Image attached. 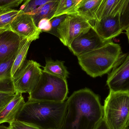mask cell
I'll use <instances>...</instances> for the list:
<instances>
[{
	"mask_svg": "<svg viewBox=\"0 0 129 129\" xmlns=\"http://www.w3.org/2000/svg\"><path fill=\"white\" fill-rule=\"evenodd\" d=\"M9 28L22 38L32 42L39 38L42 32L35 24L31 15L20 11L10 24Z\"/></svg>",
	"mask_w": 129,
	"mask_h": 129,
	"instance_id": "30bf717a",
	"label": "cell"
},
{
	"mask_svg": "<svg viewBox=\"0 0 129 129\" xmlns=\"http://www.w3.org/2000/svg\"><path fill=\"white\" fill-rule=\"evenodd\" d=\"M2 29H0V31H1V30H2Z\"/></svg>",
	"mask_w": 129,
	"mask_h": 129,
	"instance_id": "d6a6232c",
	"label": "cell"
},
{
	"mask_svg": "<svg viewBox=\"0 0 129 129\" xmlns=\"http://www.w3.org/2000/svg\"><path fill=\"white\" fill-rule=\"evenodd\" d=\"M67 15V14H63L51 19L50 20L51 25V29L48 33L53 35L57 38H58V35L57 32V28L61 23L66 18Z\"/></svg>",
	"mask_w": 129,
	"mask_h": 129,
	"instance_id": "cb8c5ba5",
	"label": "cell"
},
{
	"mask_svg": "<svg viewBox=\"0 0 129 129\" xmlns=\"http://www.w3.org/2000/svg\"><path fill=\"white\" fill-rule=\"evenodd\" d=\"M92 27L88 21L76 14H67L57 28L58 38L68 47L76 38Z\"/></svg>",
	"mask_w": 129,
	"mask_h": 129,
	"instance_id": "52a82bcc",
	"label": "cell"
},
{
	"mask_svg": "<svg viewBox=\"0 0 129 129\" xmlns=\"http://www.w3.org/2000/svg\"><path fill=\"white\" fill-rule=\"evenodd\" d=\"M67 105V101L61 102L28 101L16 120L40 129H60Z\"/></svg>",
	"mask_w": 129,
	"mask_h": 129,
	"instance_id": "7a4b0ae2",
	"label": "cell"
},
{
	"mask_svg": "<svg viewBox=\"0 0 129 129\" xmlns=\"http://www.w3.org/2000/svg\"><path fill=\"white\" fill-rule=\"evenodd\" d=\"M110 129H129V92L110 91L103 106Z\"/></svg>",
	"mask_w": 129,
	"mask_h": 129,
	"instance_id": "277c9868",
	"label": "cell"
},
{
	"mask_svg": "<svg viewBox=\"0 0 129 129\" xmlns=\"http://www.w3.org/2000/svg\"><path fill=\"white\" fill-rule=\"evenodd\" d=\"M123 55L120 45L110 41L100 48L77 57L82 70L95 78L110 72Z\"/></svg>",
	"mask_w": 129,
	"mask_h": 129,
	"instance_id": "3957f363",
	"label": "cell"
},
{
	"mask_svg": "<svg viewBox=\"0 0 129 129\" xmlns=\"http://www.w3.org/2000/svg\"><path fill=\"white\" fill-rule=\"evenodd\" d=\"M109 42L102 39L92 27L76 38L68 48L77 57L100 48Z\"/></svg>",
	"mask_w": 129,
	"mask_h": 129,
	"instance_id": "ba28073f",
	"label": "cell"
},
{
	"mask_svg": "<svg viewBox=\"0 0 129 129\" xmlns=\"http://www.w3.org/2000/svg\"><path fill=\"white\" fill-rule=\"evenodd\" d=\"M9 129H40L36 126L19 120H16L10 124Z\"/></svg>",
	"mask_w": 129,
	"mask_h": 129,
	"instance_id": "484cf974",
	"label": "cell"
},
{
	"mask_svg": "<svg viewBox=\"0 0 129 129\" xmlns=\"http://www.w3.org/2000/svg\"><path fill=\"white\" fill-rule=\"evenodd\" d=\"M41 65L36 61L29 60L13 77L16 92L30 94L39 82L42 73Z\"/></svg>",
	"mask_w": 129,
	"mask_h": 129,
	"instance_id": "8992f818",
	"label": "cell"
},
{
	"mask_svg": "<svg viewBox=\"0 0 129 129\" xmlns=\"http://www.w3.org/2000/svg\"><path fill=\"white\" fill-rule=\"evenodd\" d=\"M15 94L0 91V113L14 98Z\"/></svg>",
	"mask_w": 129,
	"mask_h": 129,
	"instance_id": "d4e9b609",
	"label": "cell"
},
{
	"mask_svg": "<svg viewBox=\"0 0 129 129\" xmlns=\"http://www.w3.org/2000/svg\"><path fill=\"white\" fill-rule=\"evenodd\" d=\"M67 101L60 129H95L103 119L99 97L89 89L74 92Z\"/></svg>",
	"mask_w": 129,
	"mask_h": 129,
	"instance_id": "6da1fadb",
	"label": "cell"
},
{
	"mask_svg": "<svg viewBox=\"0 0 129 129\" xmlns=\"http://www.w3.org/2000/svg\"><path fill=\"white\" fill-rule=\"evenodd\" d=\"M68 93L67 80L44 72L28 101L61 102L66 101Z\"/></svg>",
	"mask_w": 129,
	"mask_h": 129,
	"instance_id": "5b68a950",
	"label": "cell"
},
{
	"mask_svg": "<svg viewBox=\"0 0 129 129\" xmlns=\"http://www.w3.org/2000/svg\"><path fill=\"white\" fill-rule=\"evenodd\" d=\"M120 23L123 31L125 30L129 25V0H126L120 14Z\"/></svg>",
	"mask_w": 129,
	"mask_h": 129,
	"instance_id": "603a6c76",
	"label": "cell"
},
{
	"mask_svg": "<svg viewBox=\"0 0 129 129\" xmlns=\"http://www.w3.org/2000/svg\"><path fill=\"white\" fill-rule=\"evenodd\" d=\"M0 129H9V127H7L4 125H0Z\"/></svg>",
	"mask_w": 129,
	"mask_h": 129,
	"instance_id": "4dcf8cb0",
	"label": "cell"
},
{
	"mask_svg": "<svg viewBox=\"0 0 129 129\" xmlns=\"http://www.w3.org/2000/svg\"><path fill=\"white\" fill-rule=\"evenodd\" d=\"M110 91L129 92V53L124 54L108 77Z\"/></svg>",
	"mask_w": 129,
	"mask_h": 129,
	"instance_id": "9c48e42d",
	"label": "cell"
},
{
	"mask_svg": "<svg viewBox=\"0 0 129 129\" xmlns=\"http://www.w3.org/2000/svg\"><path fill=\"white\" fill-rule=\"evenodd\" d=\"M17 53L0 64V91L12 94L16 93L11 70Z\"/></svg>",
	"mask_w": 129,
	"mask_h": 129,
	"instance_id": "5bb4252c",
	"label": "cell"
},
{
	"mask_svg": "<svg viewBox=\"0 0 129 129\" xmlns=\"http://www.w3.org/2000/svg\"><path fill=\"white\" fill-rule=\"evenodd\" d=\"M126 1V0H103L96 13L95 22L105 17H114L121 14Z\"/></svg>",
	"mask_w": 129,
	"mask_h": 129,
	"instance_id": "2e32d148",
	"label": "cell"
},
{
	"mask_svg": "<svg viewBox=\"0 0 129 129\" xmlns=\"http://www.w3.org/2000/svg\"><path fill=\"white\" fill-rule=\"evenodd\" d=\"M57 1L58 0H25L19 10L23 13L30 14L45 4Z\"/></svg>",
	"mask_w": 129,
	"mask_h": 129,
	"instance_id": "7402d4cb",
	"label": "cell"
},
{
	"mask_svg": "<svg viewBox=\"0 0 129 129\" xmlns=\"http://www.w3.org/2000/svg\"><path fill=\"white\" fill-rule=\"evenodd\" d=\"M25 103L22 93L16 92L14 98L0 113V125L4 123L10 124L16 120Z\"/></svg>",
	"mask_w": 129,
	"mask_h": 129,
	"instance_id": "4fadbf2b",
	"label": "cell"
},
{
	"mask_svg": "<svg viewBox=\"0 0 129 129\" xmlns=\"http://www.w3.org/2000/svg\"><path fill=\"white\" fill-rule=\"evenodd\" d=\"M25 0H0V8H11L16 7Z\"/></svg>",
	"mask_w": 129,
	"mask_h": 129,
	"instance_id": "4316f807",
	"label": "cell"
},
{
	"mask_svg": "<svg viewBox=\"0 0 129 129\" xmlns=\"http://www.w3.org/2000/svg\"><path fill=\"white\" fill-rule=\"evenodd\" d=\"M24 39L9 28L0 31V64L17 53Z\"/></svg>",
	"mask_w": 129,
	"mask_h": 129,
	"instance_id": "8fae6325",
	"label": "cell"
},
{
	"mask_svg": "<svg viewBox=\"0 0 129 129\" xmlns=\"http://www.w3.org/2000/svg\"><path fill=\"white\" fill-rule=\"evenodd\" d=\"M125 30L126 31V36H127L129 42V25Z\"/></svg>",
	"mask_w": 129,
	"mask_h": 129,
	"instance_id": "f546056e",
	"label": "cell"
},
{
	"mask_svg": "<svg viewBox=\"0 0 129 129\" xmlns=\"http://www.w3.org/2000/svg\"><path fill=\"white\" fill-rule=\"evenodd\" d=\"M79 2L76 0H59L53 17L63 14H68L76 7Z\"/></svg>",
	"mask_w": 129,
	"mask_h": 129,
	"instance_id": "44dd1931",
	"label": "cell"
},
{
	"mask_svg": "<svg viewBox=\"0 0 129 129\" xmlns=\"http://www.w3.org/2000/svg\"><path fill=\"white\" fill-rule=\"evenodd\" d=\"M32 41L24 39L17 54L12 66L11 74L13 77L19 71L25 63L28 51Z\"/></svg>",
	"mask_w": 129,
	"mask_h": 129,
	"instance_id": "d6986e66",
	"label": "cell"
},
{
	"mask_svg": "<svg viewBox=\"0 0 129 129\" xmlns=\"http://www.w3.org/2000/svg\"><path fill=\"white\" fill-rule=\"evenodd\" d=\"M102 1L82 0L69 14H76L85 18L93 26L96 13Z\"/></svg>",
	"mask_w": 129,
	"mask_h": 129,
	"instance_id": "9a60e30c",
	"label": "cell"
},
{
	"mask_svg": "<svg viewBox=\"0 0 129 129\" xmlns=\"http://www.w3.org/2000/svg\"><path fill=\"white\" fill-rule=\"evenodd\" d=\"M38 27L42 31L48 33L51 28L50 20L46 18L42 19L39 22Z\"/></svg>",
	"mask_w": 129,
	"mask_h": 129,
	"instance_id": "83f0119b",
	"label": "cell"
},
{
	"mask_svg": "<svg viewBox=\"0 0 129 129\" xmlns=\"http://www.w3.org/2000/svg\"><path fill=\"white\" fill-rule=\"evenodd\" d=\"M95 129H110L104 119H102Z\"/></svg>",
	"mask_w": 129,
	"mask_h": 129,
	"instance_id": "f1b7e54d",
	"label": "cell"
},
{
	"mask_svg": "<svg viewBox=\"0 0 129 129\" xmlns=\"http://www.w3.org/2000/svg\"><path fill=\"white\" fill-rule=\"evenodd\" d=\"M76 1H77V2H80V1H82V0H76Z\"/></svg>",
	"mask_w": 129,
	"mask_h": 129,
	"instance_id": "1f68e13d",
	"label": "cell"
},
{
	"mask_svg": "<svg viewBox=\"0 0 129 129\" xmlns=\"http://www.w3.org/2000/svg\"><path fill=\"white\" fill-rule=\"evenodd\" d=\"M20 12L19 10L0 8V29L9 28L10 24Z\"/></svg>",
	"mask_w": 129,
	"mask_h": 129,
	"instance_id": "ffe728a7",
	"label": "cell"
},
{
	"mask_svg": "<svg viewBox=\"0 0 129 129\" xmlns=\"http://www.w3.org/2000/svg\"><path fill=\"white\" fill-rule=\"evenodd\" d=\"M59 0L51 2L41 6L29 14L31 15L35 24L38 27L39 21L46 18L51 20L56 13Z\"/></svg>",
	"mask_w": 129,
	"mask_h": 129,
	"instance_id": "e0dca14e",
	"label": "cell"
},
{
	"mask_svg": "<svg viewBox=\"0 0 129 129\" xmlns=\"http://www.w3.org/2000/svg\"><path fill=\"white\" fill-rule=\"evenodd\" d=\"M93 28L104 41H111L123 31L120 23V14L114 17H105L95 21L93 23Z\"/></svg>",
	"mask_w": 129,
	"mask_h": 129,
	"instance_id": "7c38bea8",
	"label": "cell"
},
{
	"mask_svg": "<svg viewBox=\"0 0 129 129\" xmlns=\"http://www.w3.org/2000/svg\"><path fill=\"white\" fill-rule=\"evenodd\" d=\"M63 61L47 60H46V64L42 71L51 75L67 80L69 73Z\"/></svg>",
	"mask_w": 129,
	"mask_h": 129,
	"instance_id": "ac0fdd59",
	"label": "cell"
}]
</instances>
